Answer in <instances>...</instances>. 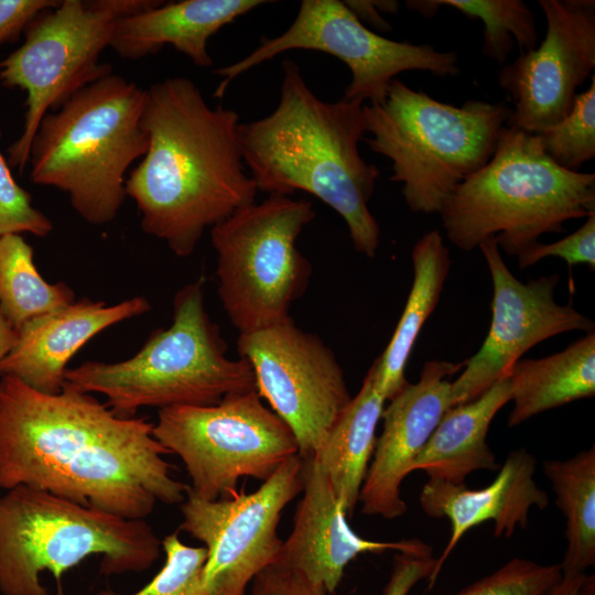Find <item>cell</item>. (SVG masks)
<instances>
[{
	"label": "cell",
	"instance_id": "cell-1",
	"mask_svg": "<svg viewBox=\"0 0 595 595\" xmlns=\"http://www.w3.org/2000/svg\"><path fill=\"white\" fill-rule=\"evenodd\" d=\"M145 418H120L95 394L0 377V489L26 486L127 519L182 504L169 451Z\"/></svg>",
	"mask_w": 595,
	"mask_h": 595
},
{
	"label": "cell",
	"instance_id": "cell-2",
	"mask_svg": "<svg viewBox=\"0 0 595 595\" xmlns=\"http://www.w3.org/2000/svg\"><path fill=\"white\" fill-rule=\"evenodd\" d=\"M148 149L128 175L126 194L144 234L177 257L191 256L204 232L255 203L245 172L239 115L210 107L191 79L170 77L145 89Z\"/></svg>",
	"mask_w": 595,
	"mask_h": 595
},
{
	"label": "cell",
	"instance_id": "cell-3",
	"mask_svg": "<svg viewBox=\"0 0 595 595\" xmlns=\"http://www.w3.org/2000/svg\"><path fill=\"white\" fill-rule=\"evenodd\" d=\"M282 71L273 111L238 127L244 163L258 191L284 196L303 191L321 199L345 220L356 251L372 258L380 228L368 203L380 170L359 152L364 104L320 99L292 60L283 61Z\"/></svg>",
	"mask_w": 595,
	"mask_h": 595
},
{
	"label": "cell",
	"instance_id": "cell-4",
	"mask_svg": "<svg viewBox=\"0 0 595 595\" xmlns=\"http://www.w3.org/2000/svg\"><path fill=\"white\" fill-rule=\"evenodd\" d=\"M144 101L145 89L112 72L75 93L34 134L32 183L67 194L90 225L112 221L127 198L128 170L148 149Z\"/></svg>",
	"mask_w": 595,
	"mask_h": 595
},
{
	"label": "cell",
	"instance_id": "cell-5",
	"mask_svg": "<svg viewBox=\"0 0 595 595\" xmlns=\"http://www.w3.org/2000/svg\"><path fill=\"white\" fill-rule=\"evenodd\" d=\"M595 212V173L571 172L544 151L537 134L505 126L490 160L463 181L443 205L450 241L469 252L494 237L520 256L571 219Z\"/></svg>",
	"mask_w": 595,
	"mask_h": 595
},
{
	"label": "cell",
	"instance_id": "cell-6",
	"mask_svg": "<svg viewBox=\"0 0 595 595\" xmlns=\"http://www.w3.org/2000/svg\"><path fill=\"white\" fill-rule=\"evenodd\" d=\"M226 353L219 327L206 312L201 278L175 293L171 325L153 331L137 354L68 368L65 383L104 396L120 418H133L147 407L212 405L257 390L248 360Z\"/></svg>",
	"mask_w": 595,
	"mask_h": 595
},
{
	"label": "cell",
	"instance_id": "cell-7",
	"mask_svg": "<svg viewBox=\"0 0 595 595\" xmlns=\"http://www.w3.org/2000/svg\"><path fill=\"white\" fill-rule=\"evenodd\" d=\"M369 149L391 161L390 180L413 213H440L455 188L493 156L511 108L456 107L393 79L383 102L364 105Z\"/></svg>",
	"mask_w": 595,
	"mask_h": 595
},
{
	"label": "cell",
	"instance_id": "cell-8",
	"mask_svg": "<svg viewBox=\"0 0 595 595\" xmlns=\"http://www.w3.org/2000/svg\"><path fill=\"white\" fill-rule=\"evenodd\" d=\"M161 540L145 519H127L85 507L26 486L0 496V592L2 595H50L41 582L48 572L64 595L65 572L91 555L111 576L152 566Z\"/></svg>",
	"mask_w": 595,
	"mask_h": 595
},
{
	"label": "cell",
	"instance_id": "cell-9",
	"mask_svg": "<svg viewBox=\"0 0 595 595\" xmlns=\"http://www.w3.org/2000/svg\"><path fill=\"white\" fill-rule=\"evenodd\" d=\"M314 218L310 201L269 195L210 229L218 296L239 334L291 317L290 307L306 291L312 273L296 241Z\"/></svg>",
	"mask_w": 595,
	"mask_h": 595
},
{
	"label": "cell",
	"instance_id": "cell-10",
	"mask_svg": "<svg viewBox=\"0 0 595 595\" xmlns=\"http://www.w3.org/2000/svg\"><path fill=\"white\" fill-rule=\"evenodd\" d=\"M160 3L154 0H63L39 13L23 43L0 61V84L26 93L22 131L8 149V162L23 172L34 134L44 118L75 93L112 72L100 55L120 18Z\"/></svg>",
	"mask_w": 595,
	"mask_h": 595
},
{
	"label": "cell",
	"instance_id": "cell-11",
	"mask_svg": "<svg viewBox=\"0 0 595 595\" xmlns=\"http://www.w3.org/2000/svg\"><path fill=\"white\" fill-rule=\"evenodd\" d=\"M153 424L154 437L182 459L188 490L205 500L237 491L242 477L264 482L299 455L291 429L257 390L226 396L212 405L164 408Z\"/></svg>",
	"mask_w": 595,
	"mask_h": 595
},
{
	"label": "cell",
	"instance_id": "cell-12",
	"mask_svg": "<svg viewBox=\"0 0 595 595\" xmlns=\"http://www.w3.org/2000/svg\"><path fill=\"white\" fill-rule=\"evenodd\" d=\"M292 50L318 51L340 60L351 75L343 98L369 105L383 102L392 80L404 71L430 72L439 77L461 73L454 51L387 39L364 25L344 1L303 0L282 34L263 37L250 54L214 71L223 77L214 96L223 97L239 75Z\"/></svg>",
	"mask_w": 595,
	"mask_h": 595
},
{
	"label": "cell",
	"instance_id": "cell-13",
	"mask_svg": "<svg viewBox=\"0 0 595 595\" xmlns=\"http://www.w3.org/2000/svg\"><path fill=\"white\" fill-rule=\"evenodd\" d=\"M304 459L290 457L253 491L205 500L187 490L181 530L204 544L203 595H246L252 580L278 560L283 509L303 488Z\"/></svg>",
	"mask_w": 595,
	"mask_h": 595
},
{
	"label": "cell",
	"instance_id": "cell-14",
	"mask_svg": "<svg viewBox=\"0 0 595 595\" xmlns=\"http://www.w3.org/2000/svg\"><path fill=\"white\" fill-rule=\"evenodd\" d=\"M237 349L260 397L294 434L299 455L314 457L353 398L333 350L291 317L239 334Z\"/></svg>",
	"mask_w": 595,
	"mask_h": 595
},
{
	"label": "cell",
	"instance_id": "cell-15",
	"mask_svg": "<svg viewBox=\"0 0 595 595\" xmlns=\"http://www.w3.org/2000/svg\"><path fill=\"white\" fill-rule=\"evenodd\" d=\"M480 249L493 282L491 322L479 350L463 361L451 383L453 405L468 402L507 377L511 367L537 344L572 331L594 332V323L572 304H559L558 274L519 281L505 263L494 237Z\"/></svg>",
	"mask_w": 595,
	"mask_h": 595
},
{
	"label": "cell",
	"instance_id": "cell-16",
	"mask_svg": "<svg viewBox=\"0 0 595 595\" xmlns=\"http://www.w3.org/2000/svg\"><path fill=\"white\" fill-rule=\"evenodd\" d=\"M547 22L532 51L504 65L499 87L513 102L507 127L537 134L571 110L595 68V1L539 0Z\"/></svg>",
	"mask_w": 595,
	"mask_h": 595
},
{
	"label": "cell",
	"instance_id": "cell-17",
	"mask_svg": "<svg viewBox=\"0 0 595 595\" xmlns=\"http://www.w3.org/2000/svg\"><path fill=\"white\" fill-rule=\"evenodd\" d=\"M461 369L463 363L429 360L419 381L408 382L389 400L359 493L364 515L394 519L407 511L400 486L443 414L453 407L448 377Z\"/></svg>",
	"mask_w": 595,
	"mask_h": 595
},
{
	"label": "cell",
	"instance_id": "cell-18",
	"mask_svg": "<svg viewBox=\"0 0 595 595\" xmlns=\"http://www.w3.org/2000/svg\"><path fill=\"white\" fill-rule=\"evenodd\" d=\"M301 493L292 531L275 562L301 572L328 594L337 589L346 566L361 553L392 550L432 556V547L419 539L374 541L357 534L314 457L304 459Z\"/></svg>",
	"mask_w": 595,
	"mask_h": 595
},
{
	"label": "cell",
	"instance_id": "cell-19",
	"mask_svg": "<svg viewBox=\"0 0 595 595\" xmlns=\"http://www.w3.org/2000/svg\"><path fill=\"white\" fill-rule=\"evenodd\" d=\"M150 309V302L140 295L112 305L84 298L33 318L17 329L14 344L0 363V377L11 376L37 391L58 393L69 360L86 343Z\"/></svg>",
	"mask_w": 595,
	"mask_h": 595
},
{
	"label": "cell",
	"instance_id": "cell-20",
	"mask_svg": "<svg viewBox=\"0 0 595 595\" xmlns=\"http://www.w3.org/2000/svg\"><path fill=\"white\" fill-rule=\"evenodd\" d=\"M534 457L524 448L509 453L496 478L485 488L470 489L445 480L430 479L420 495L422 510L451 522L450 540L428 577L431 589L454 548L472 528L493 521L497 538H511L517 528L526 529L532 507L544 509L548 494L534 482Z\"/></svg>",
	"mask_w": 595,
	"mask_h": 595
},
{
	"label": "cell",
	"instance_id": "cell-21",
	"mask_svg": "<svg viewBox=\"0 0 595 595\" xmlns=\"http://www.w3.org/2000/svg\"><path fill=\"white\" fill-rule=\"evenodd\" d=\"M263 0H182L164 2L116 21L109 47L136 61L172 45L198 67H210L208 40Z\"/></svg>",
	"mask_w": 595,
	"mask_h": 595
},
{
	"label": "cell",
	"instance_id": "cell-22",
	"mask_svg": "<svg viewBox=\"0 0 595 595\" xmlns=\"http://www.w3.org/2000/svg\"><path fill=\"white\" fill-rule=\"evenodd\" d=\"M510 401L508 377L495 382L479 397L448 408L412 464L430 479L464 484L475 470H496L499 464L487 444L489 425Z\"/></svg>",
	"mask_w": 595,
	"mask_h": 595
},
{
	"label": "cell",
	"instance_id": "cell-23",
	"mask_svg": "<svg viewBox=\"0 0 595 595\" xmlns=\"http://www.w3.org/2000/svg\"><path fill=\"white\" fill-rule=\"evenodd\" d=\"M516 426L544 411L595 394V333L539 359H519L507 375Z\"/></svg>",
	"mask_w": 595,
	"mask_h": 595
},
{
	"label": "cell",
	"instance_id": "cell-24",
	"mask_svg": "<svg viewBox=\"0 0 595 595\" xmlns=\"http://www.w3.org/2000/svg\"><path fill=\"white\" fill-rule=\"evenodd\" d=\"M386 401L369 368L359 391L314 456L346 515L351 513L358 502Z\"/></svg>",
	"mask_w": 595,
	"mask_h": 595
},
{
	"label": "cell",
	"instance_id": "cell-25",
	"mask_svg": "<svg viewBox=\"0 0 595 595\" xmlns=\"http://www.w3.org/2000/svg\"><path fill=\"white\" fill-rule=\"evenodd\" d=\"M413 281L405 306L383 353L370 369L379 391L390 400L407 383L409 356L421 328L434 311L451 267L450 251L441 234H424L412 249Z\"/></svg>",
	"mask_w": 595,
	"mask_h": 595
},
{
	"label": "cell",
	"instance_id": "cell-26",
	"mask_svg": "<svg viewBox=\"0 0 595 595\" xmlns=\"http://www.w3.org/2000/svg\"><path fill=\"white\" fill-rule=\"evenodd\" d=\"M543 470L566 519L562 574L585 573L595 564V448L565 461H545Z\"/></svg>",
	"mask_w": 595,
	"mask_h": 595
},
{
	"label": "cell",
	"instance_id": "cell-27",
	"mask_svg": "<svg viewBox=\"0 0 595 595\" xmlns=\"http://www.w3.org/2000/svg\"><path fill=\"white\" fill-rule=\"evenodd\" d=\"M75 301L68 284L50 283L40 274L33 248L22 235L0 237V310L15 331Z\"/></svg>",
	"mask_w": 595,
	"mask_h": 595
},
{
	"label": "cell",
	"instance_id": "cell-28",
	"mask_svg": "<svg viewBox=\"0 0 595 595\" xmlns=\"http://www.w3.org/2000/svg\"><path fill=\"white\" fill-rule=\"evenodd\" d=\"M470 19L484 24L482 53L504 65L509 53L518 45L520 54L539 44L536 18L522 0H437Z\"/></svg>",
	"mask_w": 595,
	"mask_h": 595
},
{
	"label": "cell",
	"instance_id": "cell-29",
	"mask_svg": "<svg viewBox=\"0 0 595 595\" xmlns=\"http://www.w3.org/2000/svg\"><path fill=\"white\" fill-rule=\"evenodd\" d=\"M547 154L561 167L580 172L595 158V75L589 87L577 93L567 115L537 133Z\"/></svg>",
	"mask_w": 595,
	"mask_h": 595
},
{
	"label": "cell",
	"instance_id": "cell-30",
	"mask_svg": "<svg viewBox=\"0 0 595 595\" xmlns=\"http://www.w3.org/2000/svg\"><path fill=\"white\" fill-rule=\"evenodd\" d=\"M161 544L165 554L164 565L145 586L130 595H203L206 549L183 543L177 532L165 536ZM96 595L120 594L102 589Z\"/></svg>",
	"mask_w": 595,
	"mask_h": 595
},
{
	"label": "cell",
	"instance_id": "cell-31",
	"mask_svg": "<svg viewBox=\"0 0 595 595\" xmlns=\"http://www.w3.org/2000/svg\"><path fill=\"white\" fill-rule=\"evenodd\" d=\"M562 576L560 564L516 558L455 595H545Z\"/></svg>",
	"mask_w": 595,
	"mask_h": 595
},
{
	"label": "cell",
	"instance_id": "cell-32",
	"mask_svg": "<svg viewBox=\"0 0 595 595\" xmlns=\"http://www.w3.org/2000/svg\"><path fill=\"white\" fill-rule=\"evenodd\" d=\"M53 227L50 217L34 206L31 194L17 183L0 152V237L9 234L46 237Z\"/></svg>",
	"mask_w": 595,
	"mask_h": 595
},
{
	"label": "cell",
	"instance_id": "cell-33",
	"mask_svg": "<svg viewBox=\"0 0 595 595\" xmlns=\"http://www.w3.org/2000/svg\"><path fill=\"white\" fill-rule=\"evenodd\" d=\"M545 257H558L571 269L576 264H586L595 269V212L586 217L585 223L569 236L551 242H538L528 251L518 256V267L526 269Z\"/></svg>",
	"mask_w": 595,
	"mask_h": 595
},
{
	"label": "cell",
	"instance_id": "cell-34",
	"mask_svg": "<svg viewBox=\"0 0 595 595\" xmlns=\"http://www.w3.org/2000/svg\"><path fill=\"white\" fill-rule=\"evenodd\" d=\"M246 595H331L301 572L274 562L250 583Z\"/></svg>",
	"mask_w": 595,
	"mask_h": 595
},
{
	"label": "cell",
	"instance_id": "cell-35",
	"mask_svg": "<svg viewBox=\"0 0 595 595\" xmlns=\"http://www.w3.org/2000/svg\"><path fill=\"white\" fill-rule=\"evenodd\" d=\"M55 0H0V45L15 41L42 11L57 4Z\"/></svg>",
	"mask_w": 595,
	"mask_h": 595
},
{
	"label": "cell",
	"instance_id": "cell-36",
	"mask_svg": "<svg viewBox=\"0 0 595 595\" xmlns=\"http://www.w3.org/2000/svg\"><path fill=\"white\" fill-rule=\"evenodd\" d=\"M435 565L432 556H418L397 552L393 556L392 571L383 595H408L421 580L431 575Z\"/></svg>",
	"mask_w": 595,
	"mask_h": 595
},
{
	"label": "cell",
	"instance_id": "cell-37",
	"mask_svg": "<svg viewBox=\"0 0 595 595\" xmlns=\"http://www.w3.org/2000/svg\"><path fill=\"white\" fill-rule=\"evenodd\" d=\"M344 2L364 25L368 24L381 32L391 30V25L382 18L372 1L347 0Z\"/></svg>",
	"mask_w": 595,
	"mask_h": 595
},
{
	"label": "cell",
	"instance_id": "cell-38",
	"mask_svg": "<svg viewBox=\"0 0 595 595\" xmlns=\"http://www.w3.org/2000/svg\"><path fill=\"white\" fill-rule=\"evenodd\" d=\"M585 575V573L563 574L562 578L545 595H575Z\"/></svg>",
	"mask_w": 595,
	"mask_h": 595
},
{
	"label": "cell",
	"instance_id": "cell-39",
	"mask_svg": "<svg viewBox=\"0 0 595 595\" xmlns=\"http://www.w3.org/2000/svg\"><path fill=\"white\" fill-rule=\"evenodd\" d=\"M17 338V331L0 310V363L8 355Z\"/></svg>",
	"mask_w": 595,
	"mask_h": 595
},
{
	"label": "cell",
	"instance_id": "cell-40",
	"mask_svg": "<svg viewBox=\"0 0 595 595\" xmlns=\"http://www.w3.org/2000/svg\"><path fill=\"white\" fill-rule=\"evenodd\" d=\"M407 7L426 18L433 17L441 7L437 0H409Z\"/></svg>",
	"mask_w": 595,
	"mask_h": 595
},
{
	"label": "cell",
	"instance_id": "cell-41",
	"mask_svg": "<svg viewBox=\"0 0 595 595\" xmlns=\"http://www.w3.org/2000/svg\"><path fill=\"white\" fill-rule=\"evenodd\" d=\"M376 9L382 13L396 14L399 10V2L393 0H377L372 1Z\"/></svg>",
	"mask_w": 595,
	"mask_h": 595
},
{
	"label": "cell",
	"instance_id": "cell-42",
	"mask_svg": "<svg viewBox=\"0 0 595 595\" xmlns=\"http://www.w3.org/2000/svg\"><path fill=\"white\" fill-rule=\"evenodd\" d=\"M575 595H595V576L585 575L583 583Z\"/></svg>",
	"mask_w": 595,
	"mask_h": 595
}]
</instances>
